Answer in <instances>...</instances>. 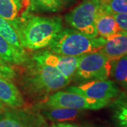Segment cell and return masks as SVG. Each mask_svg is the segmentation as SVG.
Returning <instances> with one entry per match:
<instances>
[{"label": "cell", "mask_w": 127, "mask_h": 127, "mask_svg": "<svg viewBox=\"0 0 127 127\" xmlns=\"http://www.w3.org/2000/svg\"><path fill=\"white\" fill-rule=\"evenodd\" d=\"M102 5L111 14H127V1L124 0H101Z\"/></svg>", "instance_id": "18"}, {"label": "cell", "mask_w": 127, "mask_h": 127, "mask_svg": "<svg viewBox=\"0 0 127 127\" xmlns=\"http://www.w3.org/2000/svg\"><path fill=\"white\" fill-rule=\"evenodd\" d=\"M101 5V0H83L65 16V20L75 30L87 36L99 37L95 29V21Z\"/></svg>", "instance_id": "3"}, {"label": "cell", "mask_w": 127, "mask_h": 127, "mask_svg": "<svg viewBox=\"0 0 127 127\" xmlns=\"http://www.w3.org/2000/svg\"><path fill=\"white\" fill-rule=\"evenodd\" d=\"M81 110L64 107H48L44 111V114L50 121L55 122H65L72 121L80 116Z\"/></svg>", "instance_id": "13"}, {"label": "cell", "mask_w": 127, "mask_h": 127, "mask_svg": "<svg viewBox=\"0 0 127 127\" xmlns=\"http://www.w3.org/2000/svg\"><path fill=\"white\" fill-rule=\"evenodd\" d=\"M14 76V70L8 66L5 62L0 59V78L9 80L13 78Z\"/></svg>", "instance_id": "21"}, {"label": "cell", "mask_w": 127, "mask_h": 127, "mask_svg": "<svg viewBox=\"0 0 127 127\" xmlns=\"http://www.w3.org/2000/svg\"><path fill=\"white\" fill-rule=\"evenodd\" d=\"M92 127L89 126V125H85V126H83V127Z\"/></svg>", "instance_id": "25"}, {"label": "cell", "mask_w": 127, "mask_h": 127, "mask_svg": "<svg viewBox=\"0 0 127 127\" xmlns=\"http://www.w3.org/2000/svg\"><path fill=\"white\" fill-rule=\"evenodd\" d=\"M124 1H127V0H124Z\"/></svg>", "instance_id": "27"}, {"label": "cell", "mask_w": 127, "mask_h": 127, "mask_svg": "<svg viewBox=\"0 0 127 127\" xmlns=\"http://www.w3.org/2000/svg\"><path fill=\"white\" fill-rule=\"evenodd\" d=\"M114 122L116 127H127V102H119L114 110Z\"/></svg>", "instance_id": "17"}, {"label": "cell", "mask_w": 127, "mask_h": 127, "mask_svg": "<svg viewBox=\"0 0 127 127\" xmlns=\"http://www.w3.org/2000/svg\"><path fill=\"white\" fill-rule=\"evenodd\" d=\"M61 1H68V0H61Z\"/></svg>", "instance_id": "26"}, {"label": "cell", "mask_w": 127, "mask_h": 127, "mask_svg": "<svg viewBox=\"0 0 127 127\" xmlns=\"http://www.w3.org/2000/svg\"><path fill=\"white\" fill-rule=\"evenodd\" d=\"M66 91L76 93L90 99L108 103L117 97L119 93L117 84L107 79L93 80L78 86L69 87Z\"/></svg>", "instance_id": "6"}, {"label": "cell", "mask_w": 127, "mask_h": 127, "mask_svg": "<svg viewBox=\"0 0 127 127\" xmlns=\"http://www.w3.org/2000/svg\"><path fill=\"white\" fill-rule=\"evenodd\" d=\"M32 3L39 9L47 11L56 12L61 9V0H31Z\"/></svg>", "instance_id": "20"}, {"label": "cell", "mask_w": 127, "mask_h": 127, "mask_svg": "<svg viewBox=\"0 0 127 127\" xmlns=\"http://www.w3.org/2000/svg\"><path fill=\"white\" fill-rule=\"evenodd\" d=\"M108 102L88 98L83 95L70 91H58L51 95L46 101L47 107H64L79 109H100L106 107Z\"/></svg>", "instance_id": "5"}, {"label": "cell", "mask_w": 127, "mask_h": 127, "mask_svg": "<svg viewBox=\"0 0 127 127\" xmlns=\"http://www.w3.org/2000/svg\"><path fill=\"white\" fill-rule=\"evenodd\" d=\"M95 27L97 35L105 39L123 32L115 21L112 14L104 9L102 5H101L95 18Z\"/></svg>", "instance_id": "10"}, {"label": "cell", "mask_w": 127, "mask_h": 127, "mask_svg": "<svg viewBox=\"0 0 127 127\" xmlns=\"http://www.w3.org/2000/svg\"><path fill=\"white\" fill-rule=\"evenodd\" d=\"M4 110V105L2 104V102L0 101V114H1Z\"/></svg>", "instance_id": "24"}, {"label": "cell", "mask_w": 127, "mask_h": 127, "mask_svg": "<svg viewBox=\"0 0 127 127\" xmlns=\"http://www.w3.org/2000/svg\"><path fill=\"white\" fill-rule=\"evenodd\" d=\"M0 101L14 108L24 105L23 97L18 88L8 80L0 78Z\"/></svg>", "instance_id": "11"}, {"label": "cell", "mask_w": 127, "mask_h": 127, "mask_svg": "<svg viewBox=\"0 0 127 127\" xmlns=\"http://www.w3.org/2000/svg\"><path fill=\"white\" fill-rule=\"evenodd\" d=\"M79 57H71L55 54L50 51H45L34 57L35 61L49 65L70 80L76 74Z\"/></svg>", "instance_id": "8"}, {"label": "cell", "mask_w": 127, "mask_h": 127, "mask_svg": "<svg viewBox=\"0 0 127 127\" xmlns=\"http://www.w3.org/2000/svg\"><path fill=\"white\" fill-rule=\"evenodd\" d=\"M111 73L117 81L127 87V55L112 62Z\"/></svg>", "instance_id": "15"}, {"label": "cell", "mask_w": 127, "mask_h": 127, "mask_svg": "<svg viewBox=\"0 0 127 127\" xmlns=\"http://www.w3.org/2000/svg\"><path fill=\"white\" fill-rule=\"evenodd\" d=\"M112 62L100 51L79 57L76 76L83 80H104L111 73Z\"/></svg>", "instance_id": "4"}, {"label": "cell", "mask_w": 127, "mask_h": 127, "mask_svg": "<svg viewBox=\"0 0 127 127\" xmlns=\"http://www.w3.org/2000/svg\"><path fill=\"white\" fill-rule=\"evenodd\" d=\"M0 59L7 63L20 64L26 62V57L25 51L18 50L0 36Z\"/></svg>", "instance_id": "12"}, {"label": "cell", "mask_w": 127, "mask_h": 127, "mask_svg": "<svg viewBox=\"0 0 127 127\" xmlns=\"http://www.w3.org/2000/svg\"><path fill=\"white\" fill-rule=\"evenodd\" d=\"M0 36L2 37L17 49L24 51L17 29L15 27L14 23H11L1 17H0Z\"/></svg>", "instance_id": "14"}, {"label": "cell", "mask_w": 127, "mask_h": 127, "mask_svg": "<svg viewBox=\"0 0 127 127\" xmlns=\"http://www.w3.org/2000/svg\"><path fill=\"white\" fill-rule=\"evenodd\" d=\"M112 15L122 31L127 32V14H115Z\"/></svg>", "instance_id": "22"}, {"label": "cell", "mask_w": 127, "mask_h": 127, "mask_svg": "<svg viewBox=\"0 0 127 127\" xmlns=\"http://www.w3.org/2000/svg\"><path fill=\"white\" fill-rule=\"evenodd\" d=\"M106 39L100 37H91L75 29H64L50 44V50L55 54L71 57L100 51Z\"/></svg>", "instance_id": "2"}, {"label": "cell", "mask_w": 127, "mask_h": 127, "mask_svg": "<svg viewBox=\"0 0 127 127\" xmlns=\"http://www.w3.org/2000/svg\"><path fill=\"white\" fill-rule=\"evenodd\" d=\"M32 78V83L37 90L44 92H54L66 87L70 82L54 67L36 62Z\"/></svg>", "instance_id": "7"}, {"label": "cell", "mask_w": 127, "mask_h": 127, "mask_svg": "<svg viewBox=\"0 0 127 127\" xmlns=\"http://www.w3.org/2000/svg\"><path fill=\"white\" fill-rule=\"evenodd\" d=\"M0 127H33L30 123L13 115H6L0 119Z\"/></svg>", "instance_id": "19"}, {"label": "cell", "mask_w": 127, "mask_h": 127, "mask_svg": "<svg viewBox=\"0 0 127 127\" xmlns=\"http://www.w3.org/2000/svg\"><path fill=\"white\" fill-rule=\"evenodd\" d=\"M52 127H79L77 125L73 124H69V123L66 122H59L55 123L54 124Z\"/></svg>", "instance_id": "23"}, {"label": "cell", "mask_w": 127, "mask_h": 127, "mask_svg": "<svg viewBox=\"0 0 127 127\" xmlns=\"http://www.w3.org/2000/svg\"><path fill=\"white\" fill-rule=\"evenodd\" d=\"M16 0H0V17L14 23L18 15Z\"/></svg>", "instance_id": "16"}, {"label": "cell", "mask_w": 127, "mask_h": 127, "mask_svg": "<svg viewBox=\"0 0 127 127\" xmlns=\"http://www.w3.org/2000/svg\"><path fill=\"white\" fill-rule=\"evenodd\" d=\"M100 51L111 62L127 55V32H121L107 38Z\"/></svg>", "instance_id": "9"}, {"label": "cell", "mask_w": 127, "mask_h": 127, "mask_svg": "<svg viewBox=\"0 0 127 127\" xmlns=\"http://www.w3.org/2000/svg\"><path fill=\"white\" fill-rule=\"evenodd\" d=\"M62 30V18L32 16L28 18L18 31L23 47L31 50L50 46Z\"/></svg>", "instance_id": "1"}]
</instances>
